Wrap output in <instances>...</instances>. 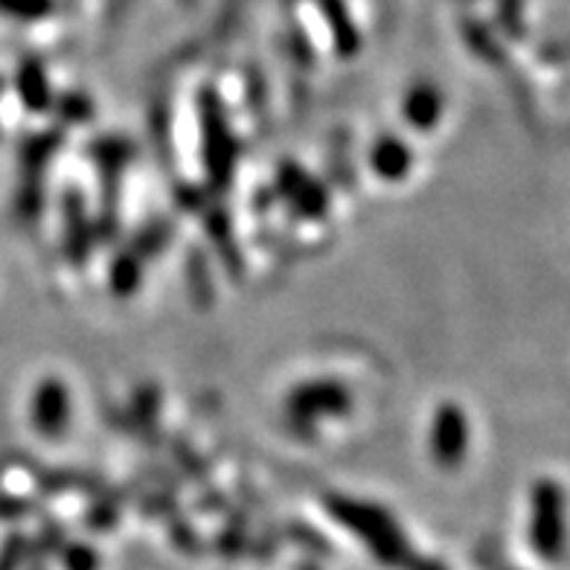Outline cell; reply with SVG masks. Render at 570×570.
I'll use <instances>...</instances> for the list:
<instances>
[{
  "instance_id": "cell-3",
  "label": "cell",
  "mask_w": 570,
  "mask_h": 570,
  "mask_svg": "<svg viewBox=\"0 0 570 570\" xmlns=\"http://www.w3.org/2000/svg\"><path fill=\"white\" fill-rule=\"evenodd\" d=\"M338 515L344 518L346 524L353 527L355 533H361L364 539L370 541V544H373L375 553L387 556V559H393V556H396L399 541L402 539H399V533L393 530L391 521H384L382 515H373L367 507H364V510H361V507H355L353 510V507H346V503H341L338 507Z\"/></svg>"
},
{
  "instance_id": "cell-2",
  "label": "cell",
  "mask_w": 570,
  "mask_h": 570,
  "mask_svg": "<svg viewBox=\"0 0 570 570\" xmlns=\"http://www.w3.org/2000/svg\"><path fill=\"white\" fill-rule=\"evenodd\" d=\"M469 445V425L458 407H443L436 413L434 431H431V451L443 465H454L463 460Z\"/></svg>"
},
{
  "instance_id": "cell-1",
  "label": "cell",
  "mask_w": 570,
  "mask_h": 570,
  "mask_svg": "<svg viewBox=\"0 0 570 570\" xmlns=\"http://www.w3.org/2000/svg\"><path fill=\"white\" fill-rule=\"evenodd\" d=\"M533 548L544 559H559L564 550V495L556 483H539L533 495Z\"/></svg>"
},
{
  "instance_id": "cell-6",
  "label": "cell",
  "mask_w": 570,
  "mask_h": 570,
  "mask_svg": "<svg viewBox=\"0 0 570 570\" xmlns=\"http://www.w3.org/2000/svg\"><path fill=\"white\" fill-rule=\"evenodd\" d=\"M382 151H384V160L379 164V173L391 175V178H396V175L405 173L407 151L402 149V142H396V140L382 142Z\"/></svg>"
},
{
  "instance_id": "cell-4",
  "label": "cell",
  "mask_w": 570,
  "mask_h": 570,
  "mask_svg": "<svg viewBox=\"0 0 570 570\" xmlns=\"http://www.w3.org/2000/svg\"><path fill=\"white\" fill-rule=\"evenodd\" d=\"M70 416V396L65 391V384L45 382L36 391V402H32V422L38 431L45 434H59L65 431Z\"/></svg>"
},
{
  "instance_id": "cell-5",
  "label": "cell",
  "mask_w": 570,
  "mask_h": 570,
  "mask_svg": "<svg viewBox=\"0 0 570 570\" xmlns=\"http://www.w3.org/2000/svg\"><path fill=\"white\" fill-rule=\"evenodd\" d=\"M407 120H413V126H431V120H436L440 114V97L436 94H413V99H407L405 106Z\"/></svg>"
}]
</instances>
